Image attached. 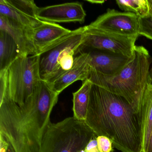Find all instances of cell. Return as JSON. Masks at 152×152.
I'll use <instances>...</instances> for the list:
<instances>
[{
    "label": "cell",
    "instance_id": "cell-13",
    "mask_svg": "<svg viewBox=\"0 0 152 152\" xmlns=\"http://www.w3.org/2000/svg\"><path fill=\"white\" fill-rule=\"evenodd\" d=\"M90 68L88 52H80L79 56L75 57L73 66L70 70L54 82L48 84L53 91L59 95L73 83L88 80Z\"/></svg>",
    "mask_w": 152,
    "mask_h": 152
},
{
    "label": "cell",
    "instance_id": "cell-24",
    "mask_svg": "<svg viewBox=\"0 0 152 152\" xmlns=\"http://www.w3.org/2000/svg\"><path fill=\"white\" fill-rule=\"evenodd\" d=\"M152 152V130L151 132V135L149 138V141H148V145L147 148L146 152Z\"/></svg>",
    "mask_w": 152,
    "mask_h": 152
},
{
    "label": "cell",
    "instance_id": "cell-11",
    "mask_svg": "<svg viewBox=\"0 0 152 152\" xmlns=\"http://www.w3.org/2000/svg\"><path fill=\"white\" fill-rule=\"evenodd\" d=\"M90 66L104 76L113 77L120 72L133 58L106 51L88 52Z\"/></svg>",
    "mask_w": 152,
    "mask_h": 152
},
{
    "label": "cell",
    "instance_id": "cell-27",
    "mask_svg": "<svg viewBox=\"0 0 152 152\" xmlns=\"http://www.w3.org/2000/svg\"><path fill=\"white\" fill-rule=\"evenodd\" d=\"M149 8H150V13L152 14V0H148Z\"/></svg>",
    "mask_w": 152,
    "mask_h": 152
},
{
    "label": "cell",
    "instance_id": "cell-25",
    "mask_svg": "<svg viewBox=\"0 0 152 152\" xmlns=\"http://www.w3.org/2000/svg\"><path fill=\"white\" fill-rule=\"evenodd\" d=\"M86 1L91 4H103L105 2L104 1H96V0H87Z\"/></svg>",
    "mask_w": 152,
    "mask_h": 152
},
{
    "label": "cell",
    "instance_id": "cell-6",
    "mask_svg": "<svg viewBox=\"0 0 152 152\" xmlns=\"http://www.w3.org/2000/svg\"><path fill=\"white\" fill-rule=\"evenodd\" d=\"M85 31V26H83L72 31L60 42L40 55L39 71L42 80L48 84L52 83L62 58L71 52H80Z\"/></svg>",
    "mask_w": 152,
    "mask_h": 152
},
{
    "label": "cell",
    "instance_id": "cell-16",
    "mask_svg": "<svg viewBox=\"0 0 152 152\" xmlns=\"http://www.w3.org/2000/svg\"><path fill=\"white\" fill-rule=\"evenodd\" d=\"M21 54L12 38L0 31V71L7 69Z\"/></svg>",
    "mask_w": 152,
    "mask_h": 152
},
{
    "label": "cell",
    "instance_id": "cell-5",
    "mask_svg": "<svg viewBox=\"0 0 152 152\" xmlns=\"http://www.w3.org/2000/svg\"><path fill=\"white\" fill-rule=\"evenodd\" d=\"M40 55H21L7 70L10 98L18 105H23L33 94L41 80Z\"/></svg>",
    "mask_w": 152,
    "mask_h": 152
},
{
    "label": "cell",
    "instance_id": "cell-12",
    "mask_svg": "<svg viewBox=\"0 0 152 152\" xmlns=\"http://www.w3.org/2000/svg\"><path fill=\"white\" fill-rule=\"evenodd\" d=\"M33 30L0 15V31L5 32L12 38L22 55H37L32 40Z\"/></svg>",
    "mask_w": 152,
    "mask_h": 152
},
{
    "label": "cell",
    "instance_id": "cell-10",
    "mask_svg": "<svg viewBox=\"0 0 152 152\" xmlns=\"http://www.w3.org/2000/svg\"><path fill=\"white\" fill-rule=\"evenodd\" d=\"M55 23L43 22L33 30L32 40L37 55H40L72 32Z\"/></svg>",
    "mask_w": 152,
    "mask_h": 152
},
{
    "label": "cell",
    "instance_id": "cell-8",
    "mask_svg": "<svg viewBox=\"0 0 152 152\" xmlns=\"http://www.w3.org/2000/svg\"><path fill=\"white\" fill-rule=\"evenodd\" d=\"M89 27L127 36L139 35V18L133 13L108 9L89 25Z\"/></svg>",
    "mask_w": 152,
    "mask_h": 152
},
{
    "label": "cell",
    "instance_id": "cell-1",
    "mask_svg": "<svg viewBox=\"0 0 152 152\" xmlns=\"http://www.w3.org/2000/svg\"><path fill=\"white\" fill-rule=\"evenodd\" d=\"M58 96L41 80L23 105L11 100L9 93L0 99V134L9 141L16 152H39Z\"/></svg>",
    "mask_w": 152,
    "mask_h": 152
},
{
    "label": "cell",
    "instance_id": "cell-20",
    "mask_svg": "<svg viewBox=\"0 0 152 152\" xmlns=\"http://www.w3.org/2000/svg\"><path fill=\"white\" fill-rule=\"evenodd\" d=\"M139 35L152 40V14L145 17L139 18Z\"/></svg>",
    "mask_w": 152,
    "mask_h": 152
},
{
    "label": "cell",
    "instance_id": "cell-17",
    "mask_svg": "<svg viewBox=\"0 0 152 152\" xmlns=\"http://www.w3.org/2000/svg\"><path fill=\"white\" fill-rule=\"evenodd\" d=\"M0 15L6 17L16 23L28 28L34 29L43 23L40 20H35L30 18L12 7L7 0L0 1Z\"/></svg>",
    "mask_w": 152,
    "mask_h": 152
},
{
    "label": "cell",
    "instance_id": "cell-21",
    "mask_svg": "<svg viewBox=\"0 0 152 152\" xmlns=\"http://www.w3.org/2000/svg\"><path fill=\"white\" fill-rule=\"evenodd\" d=\"M98 148L99 152H113L112 141L107 137L104 136H97L96 137Z\"/></svg>",
    "mask_w": 152,
    "mask_h": 152
},
{
    "label": "cell",
    "instance_id": "cell-23",
    "mask_svg": "<svg viewBox=\"0 0 152 152\" xmlns=\"http://www.w3.org/2000/svg\"><path fill=\"white\" fill-rule=\"evenodd\" d=\"M96 137L92 138L85 148V152H99L98 148Z\"/></svg>",
    "mask_w": 152,
    "mask_h": 152
},
{
    "label": "cell",
    "instance_id": "cell-28",
    "mask_svg": "<svg viewBox=\"0 0 152 152\" xmlns=\"http://www.w3.org/2000/svg\"><path fill=\"white\" fill-rule=\"evenodd\" d=\"M84 149H85V148H84ZM84 149L80 150V151H79V152H85V151H84Z\"/></svg>",
    "mask_w": 152,
    "mask_h": 152
},
{
    "label": "cell",
    "instance_id": "cell-19",
    "mask_svg": "<svg viewBox=\"0 0 152 152\" xmlns=\"http://www.w3.org/2000/svg\"><path fill=\"white\" fill-rule=\"evenodd\" d=\"M12 7L19 10L30 18L35 20H39L37 15L39 7L33 0H7Z\"/></svg>",
    "mask_w": 152,
    "mask_h": 152
},
{
    "label": "cell",
    "instance_id": "cell-4",
    "mask_svg": "<svg viewBox=\"0 0 152 152\" xmlns=\"http://www.w3.org/2000/svg\"><path fill=\"white\" fill-rule=\"evenodd\" d=\"M96 137L86 122L73 116L56 123L50 122L39 152H79Z\"/></svg>",
    "mask_w": 152,
    "mask_h": 152
},
{
    "label": "cell",
    "instance_id": "cell-7",
    "mask_svg": "<svg viewBox=\"0 0 152 152\" xmlns=\"http://www.w3.org/2000/svg\"><path fill=\"white\" fill-rule=\"evenodd\" d=\"M85 26L84 40L80 49L89 48L106 51L132 58L139 35L127 36Z\"/></svg>",
    "mask_w": 152,
    "mask_h": 152
},
{
    "label": "cell",
    "instance_id": "cell-26",
    "mask_svg": "<svg viewBox=\"0 0 152 152\" xmlns=\"http://www.w3.org/2000/svg\"><path fill=\"white\" fill-rule=\"evenodd\" d=\"M149 81L150 83H152V67L151 68L149 72Z\"/></svg>",
    "mask_w": 152,
    "mask_h": 152
},
{
    "label": "cell",
    "instance_id": "cell-18",
    "mask_svg": "<svg viewBox=\"0 0 152 152\" xmlns=\"http://www.w3.org/2000/svg\"><path fill=\"white\" fill-rule=\"evenodd\" d=\"M116 3L122 10L133 13L139 18L145 17L150 14L148 0H116Z\"/></svg>",
    "mask_w": 152,
    "mask_h": 152
},
{
    "label": "cell",
    "instance_id": "cell-22",
    "mask_svg": "<svg viewBox=\"0 0 152 152\" xmlns=\"http://www.w3.org/2000/svg\"><path fill=\"white\" fill-rule=\"evenodd\" d=\"M0 152H16L9 141L0 134Z\"/></svg>",
    "mask_w": 152,
    "mask_h": 152
},
{
    "label": "cell",
    "instance_id": "cell-2",
    "mask_svg": "<svg viewBox=\"0 0 152 152\" xmlns=\"http://www.w3.org/2000/svg\"><path fill=\"white\" fill-rule=\"evenodd\" d=\"M85 122L122 152H143L140 112L122 97L92 83Z\"/></svg>",
    "mask_w": 152,
    "mask_h": 152
},
{
    "label": "cell",
    "instance_id": "cell-9",
    "mask_svg": "<svg viewBox=\"0 0 152 152\" xmlns=\"http://www.w3.org/2000/svg\"><path fill=\"white\" fill-rule=\"evenodd\" d=\"M86 16L82 4L69 2L39 8L37 18L42 22L52 23H83Z\"/></svg>",
    "mask_w": 152,
    "mask_h": 152
},
{
    "label": "cell",
    "instance_id": "cell-3",
    "mask_svg": "<svg viewBox=\"0 0 152 152\" xmlns=\"http://www.w3.org/2000/svg\"><path fill=\"white\" fill-rule=\"evenodd\" d=\"M150 59L149 52L145 48L136 46L133 58L118 74L107 77L90 67L88 80L122 97L139 113L145 89L150 83Z\"/></svg>",
    "mask_w": 152,
    "mask_h": 152
},
{
    "label": "cell",
    "instance_id": "cell-15",
    "mask_svg": "<svg viewBox=\"0 0 152 152\" xmlns=\"http://www.w3.org/2000/svg\"><path fill=\"white\" fill-rule=\"evenodd\" d=\"M92 84L89 80H86L77 91L73 93V117L79 121H86Z\"/></svg>",
    "mask_w": 152,
    "mask_h": 152
},
{
    "label": "cell",
    "instance_id": "cell-14",
    "mask_svg": "<svg viewBox=\"0 0 152 152\" xmlns=\"http://www.w3.org/2000/svg\"><path fill=\"white\" fill-rule=\"evenodd\" d=\"M142 130L143 152H146L152 130V83L147 85L139 109Z\"/></svg>",
    "mask_w": 152,
    "mask_h": 152
}]
</instances>
